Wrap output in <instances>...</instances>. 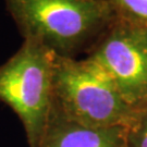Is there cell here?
Listing matches in <instances>:
<instances>
[{
    "label": "cell",
    "mask_w": 147,
    "mask_h": 147,
    "mask_svg": "<svg viewBox=\"0 0 147 147\" xmlns=\"http://www.w3.org/2000/svg\"><path fill=\"white\" fill-rule=\"evenodd\" d=\"M53 107L63 116L94 127H129L140 111L120 94L110 75L92 59L56 53Z\"/></svg>",
    "instance_id": "2"
},
{
    "label": "cell",
    "mask_w": 147,
    "mask_h": 147,
    "mask_svg": "<svg viewBox=\"0 0 147 147\" xmlns=\"http://www.w3.org/2000/svg\"><path fill=\"white\" fill-rule=\"evenodd\" d=\"M117 19L147 28V0H106Z\"/></svg>",
    "instance_id": "6"
},
{
    "label": "cell",
    "mask_w": 147,
    "mask_h": 147,
    "mask_svg": "<svg viewBox=\"0 0 147 147\" xmlns=\"http://www.w3.org/2000/svg\"><path fill=\"white\" fill-rule=\"evenodd\" d=\"M129 147H147V109L140 111L127 127Z\"/></svg>",
    "instance_id": "7"
},
{
    "label": "cell",
    "mask_w": 147,
    "mask_h": 147,
    "mask_svg": "<svg viewBox=\"0 0 147 147\" xmlns=\"http://www.w3.org/2000/svg\"><path fill=\"white\" fill-rule=\"evenodd\" d=\"M55 58L51 49L24 39L21 48L0 65V102L21 120L30 147H37L51 111Z\"/></svg>",
    "instance_id": "3"
},
{
    "label": "cell",
    "mask_w": 147,
    "mask_h": 147,
    "mask_svg": "<svg viewBox=\"0 0 147 147\" xmlns=\"http://www.w3.org/2000/svg\"><path fill=\"white\" fill-rule=\"evenodd\" d=\"M87 58L110 75L133 109H147L146 27L116 18L90 47Z\"/></svg>",
    "instance_id": "4"
},
{
    "label": "cell",
    "mask_w": 147,
    "mask_h": 147,
    "mask_svg": "<svg viewBox=\"0 0 147 147\" xmlns=\"http://www.w3.org/2000/svg\"><path fill=\"white\" fill-rule=\"evenodd\" d=\"M37 147H129L127 127H94L81 124L51 107Z\"/></svg>",
    "instance_id": "5"
},
{
    "label": "cell",
    "mask_w": 147,
    "mask_h": 147,
    "mask_svg": "<svg viewBox=\"0 0 147 147\" xmlns=\"http://www.w3.org/2000/svg\"><path fill=\"white\" fill-rule=\"evenodd\" d=\"M24 39L42 44L63 57L98 40L116 16L106 0H5Z\"/></svg>",
    "instance_id": "1"
}]
</instances>
